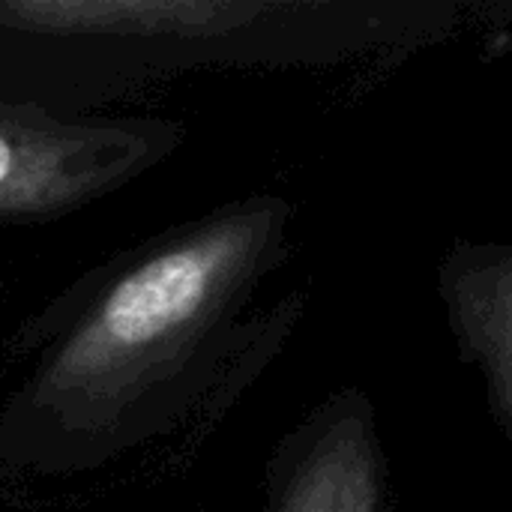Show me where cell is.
<instances>
[{
	"mask_svg": "<svg viewBox=\"0 0 512 512\" xmlns=\"http://www.w3.org/2000/svg\"><path fill=\"white\" fill-rule=\"evenodd\" d=\"M291 213L270 192L240 198L84 273L21 333L33 360L0 408V459L90 474L180 426L237 354Z\"/></svg>",
	"mask_w": 512,
	"mask_h": 512,
	"instance_id": "obj_1",
	"label": "cell"
},
{
	"mask_svg": "<svg viewBox=\"0 0 512 512\" xmlns=\"http://www.w3.org/2000/svg\"><path fill=\"white\" fill-rule=\"evenodd\" d=\"M183 141L171 120H66L0 102V225H39L117 192Z\"/></svg>",
	"mask_w": 512,
	"mask_h": 512,
	"instance_id": "obj_2",
	"label": "cell"
},
{
	"mask_svg": "<svg viewBox=\"0 0 512 512\" xmlns=\"http://www.w3.org/2000/svg\"><path fill=\"white\" fill-rule=\"evenodd\" d=\"M387 492L375 408L336 390L273 450L264 512H387Z\"/></svg>",
	"mask_w": 512,
	"mask_h": 512,
	"instance_id": "obj_3",
	"label": "cell"
},
{
	"mask_svg": "<svg viewBox=\"0 0 512 512\" xmlns=\"http://www.w3.org/2000/svg\"><path fill=\"white\" fill-rule=\"evenodd\" d=\"M261 0H0V24L36 36L213 39L276 12Z\"/></svg>",
	"mask_w": 512,
	"mask_h": 512,
	"instance_id": "obj_4",
	"label": "cell"
},
{
	"mask_svg": "<svg viewBox=\"0 0 512 512\" xmlns=\"http://www.w3.org/2000/svg\"><path fill=\"white\" fill-rule=\"evenodd\" d=\"M465 363L477 366L504 435H512V249L456 243L438 273Z\"/></svg>",
	"mask_w": 512,
	"mask_h": 512,
	"instance_id": "obj_5",
	"label": "cell"
}]
</instances>
